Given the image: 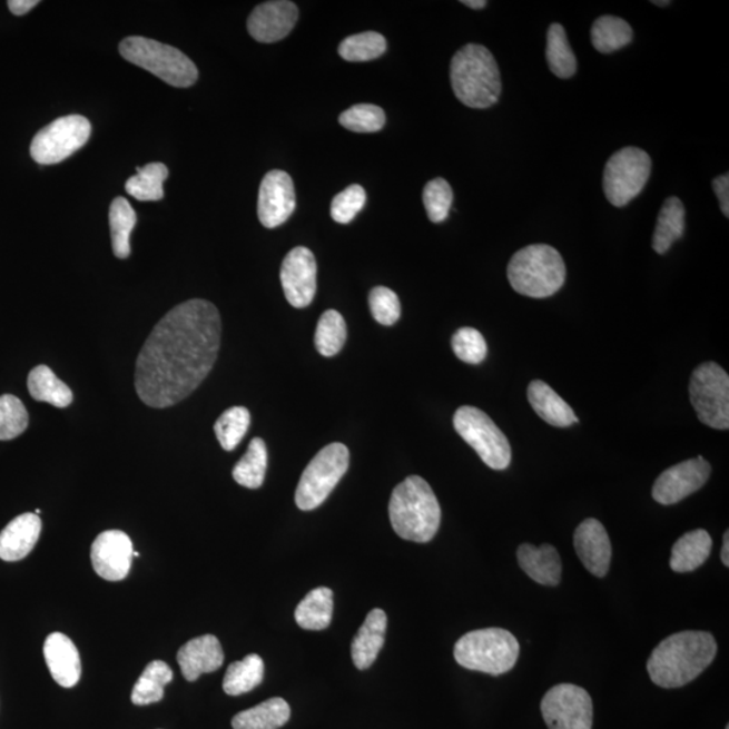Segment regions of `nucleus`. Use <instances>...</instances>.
Masks as SVG:
<instances>
[{
    "mask_svg": "<svg viewBox=\"0 0 729 729\" xmlns=\"http://www.w3.org/2000/svg\"><path fill=\"white\" fill-rule=\"evenodd\" d=\"M219 311L203 299L184 302L157 323L136 365V391L151 408H168L205 382L218 358Z\"/></svg>",
    "mask_w": 729,
    "mask_h": 729,
    "instance_id": "1",
    "label": "nucleus"
},
{
    "mask_svg": "<svg viewBox=\"0 0 729 729\" xmlns=\"http://www.w3.org/2000/svg\"><path fill=\"white\" fill-rule=\"evenodd\" d=\"M718 654V643L709 632L683 631L662 640L651 652V681L663 689L684 687L699 677Z\"/></svg>",
    "mask_w": 729,
    "mask_h": 729,
    "instance_id": "2",
    "label": "nucleus"
},
{
    "mask_svg": "<svg viewBox=\"0 0 729 729\" xmlns=\"http://www.w3.org/2000/svg\"><path fill=\"white\" fill-rule=\"evenodd\" d=\"M390 518L393 530L405 541L427 543L440 530V502L427 481L411 475L392 492Z\"/></svg>",
    "mask_w": 729,
    "mask_h": 729,
    "instance_id": "3",
    "label": "nucleus"
},
{
    "mask_svg": "<svg viewBox=\"0 0 729 729\" xmlns=\"http://www.w3.org/2000/svg\"><path fill=\"white\" fill-rule=\"evenodd\" d=\"M456 99L471 109H487L502 93V76L490 49L469 43L456 52L450 66Z\"/></svg>",
    "mask_w": 729,
    "mask_h": 729,
    "instance_id": "4",
    "label": "nucleus"
},
{
    "mask_svg": "<svg viewBox=\"0 0 729 729\" xmlns=\"http://www.w3.org/2000/svg\"><path fill=\"white\" fill-rule=\"evenodd\" d=\"M512 288L532 299H546L563 287L567 266L553 246L536 244L513 255L506 268Z\"/></svg>",
    "mask_w": 729,
    "mask_h": 729,
    "instance_id": "5",
    "label": "nucleus"
},
{
    "mask_svg": "<svg viewBox=\"0 0 729 729\" xmlns=\"http://www.w3.org/2000/svg\"><path fill=\"white\" fill-rule=\"evenodd\" d=\"M518 639L504 629H484L465 633L455 643L456 663L467 670L491 676L509 673L518 662Z\"/></svg>",
    "mask_w": 729,
    "mask_h": 729,
    "instance_id": "6",
    "label": "nucleus"
},
{
    "mask_svg": "<svg viewBox=\"0 0 729 729\" xmlns=\"http://www.w3.org/2000/svg\"><path fill=\"white\" fill-rule=\"evenodd\" d=\"M119 52L126 61L146 69L169 86L187 88L199 78L194 61L179 49L145 37L125 38Z\"/></svg>",
    "mask_w": 729,
    "mask_h": 729,
    "instance_id": "7",
    "label": "nucleus"
},
{
    "mask_svg": "<svg viewBox=\"0 0 729 729\" xmlns=\"http://www.w3.org/2000/svg\"><path fill=\"white\" fill-rule=\"evenodd\" d=\"M351 453L344 443H332L311 460L297 485L295 500L302 511L318 509L347 472Z\"/></svg>",
    "mask_w": 729,
    "mask_h": 729,
    "instance_id": "8",
    "label": "nucleus"
},
{
    "mask_svg": "<svg viewBox=\"0 0 729 729\" xmlns=\"http://www.w3.org/2000/svg\"><path fill=\"white\" fill-rule=\"evenodd\" d=\"M453 424L456 433L475 450L486 466L504 471L511 465L510 442L484 411L464 405L456 410Z\"/></svg>",
    "mask_w": 729,
    "mask_h": 729,
    "instance_id": "9",
    "label": "nucleus"
},
{
    "mask_svg": "<svg viewBox=\"0 0 729 729\" xmlns=\"http://www.w3.org/2000/svg\"><path fill=\"white\" fill-rule=\"evenodd\" d=\"M689 395L701 423L715 430H728L729 377L720 365L697 366L690 378Z\"/></svg>",
    "mask_w": 729,
    "mask_h": 729,
    "instance_id": "10",
    "label": "nucleus"
},
{
    "mask_svg": "<svg viewBox=\"0 0 729 729\" xmlns=\"http://www.w3.org/2000/svg\"><path fill=\"white\" fill-rule=\"evenodd\" d=\"M651 174V158L644 150L627 146L608 160L602 187L614 207H624L643 191Z\"/></svg>",
    "mask_w": 729,
    "mask_h": 729,
    "instance_id": "11",
    "label": "nucleus"
},
{
    "mask_svg": "<svg viewBox=\"0 0 729 729\" xmlns=\"http://www.w3.org/2000/svg\"><path fill=\"white\" fill-rule=\"evenodd\" d=\"M90 137V120L81 116L62 117L37 132L30 155L41 165L59 164L81 149Z\"/></svg>",
    "mask_w": 729,
    "mask_h": 729,
    "instance_id": "12",
    "label": "nucleus"
},
{
    "mask_svg": "<svg viewBox=\"0 0 729 729\" xmlns=\"http://www.w3.org/2000/svg\"><path fill=\"white\" fill-rule=\"evenodd\" d=\"M541 711L549 729H592L593 702L585 689L561 683L544 694Z\"/></svg>",
    "mask_w": 729,
    "mask_h": 729,
    "instance_id": "13",
    "label": "nucleus"
},
{
    "mask_svg": "<svg viewBox=\"0 0 729 729\" xmlns=\"http://www.w3.org/2000/svg\"><path fill=\"white\" fill-rule=\"evenodd\" d=\"M712 467L702 456L677 464L659 475L652 486V498L662 505H673L700 491L711 477Z\"/></svg>",
    "mask_w": 729,
    "mask_h": 729,
    "instance_id": "14",
    "label": "nucleus"
},
{
    "mask_svg": "<svg viewBox=\"0 0 729 729\" xmlns=\"http://www.w3.org/2000/svg\"><path fill=\"white\" fill-rule=\"evenodd\" d=\"M316 259L307 247H295L284 258L280 272L285 299L295 308H306L316 294Z\"/></svg>",
    "mask_w": 729,
    "mask_h": 729,
    "instance_id": "15",
    "label": "nucleus"
},
{
    "mask_svg": "<svg viewBox=\"0 0 729 729\" xmlns=\"http://www.w3.org/2000/svg\"><path fill=\"white\" fill-rule=\"evenodd\" d=\"M296 208V194L292 177L284 170L266 174L258 193V218L266 228L282 226Z\"/></svg>",
    "mask_w": 729,
    "mask_h": 729,
    "instance_id": "16",
    "label": "nucleus"
},
{
    "mask_svg": "<svg viewBox=\"0 0 729 729\" xmlns=\"http://www.w3.org/2000/svg\"><path fill=\"white\" fill-rule=\"evenodd\" d=\"M132 553L131 539L124 531L101 532L91 548L95 572L107 581H122L129 575Z\"/></svg>",
    "mask_w": 729,
    "mask_h": 729,
    "instance_id": "17",
    "label": "nucleus"
},
{
    "mask_svg": "<svg viewBox=\"0 0 729 729\" xmlns=\"http://www.w3.org/2000/svg\"><path fill=\"white\" fill-rule=\"evenodd\" d=\"M299 19V10L288 0H274L257 6L247 19V30L256 41L274 43L284 40Z\"/></svg>",
    "mask_w": 729,
    "mask_h": 729,
    "instance_id": "18",
    "label": "nucleus"
},
{
    "mask_svg": "<svg viewBox=\"0 0 729 729\" xmlns=\"http://www.w3.org/2000/svg\"><path fill=\"white\" fill-rule=\"evenodd\" d=\"M574 548L582 565L595 577L610 572L612 560L611 539L598 519H587L574 532Z\"/></svg>",
    "mask_w": 729,
    "mask_h": 729,
    "instance_id": "19",
    "label": "nucleus"
},
{
    "mask_svg": "<svg viewBox=\"0 0 729 729\" xmlns=\"http://www.w3.org/2000/svg\"><path fill=\"white\" fill-rule=\"evenodd\" d=\"M225 654L217 637L203 636L189 640L177 652V663L187 681L194 682L201 674L214 673L224 664Z\"/></svg>",
    "mask_w": 729,
    "mask_h": 729,
    "instance_id": "20",
    "label": "nucleus"
},
{
    "mask_svg": "<svg viewBox=\"0 0 729 729\" xmlns=\"http://www.w3.org/2000/svg\"><path fill=\"white\" fill-rule=\"evenodd\" d=\"M43 657L53 680L62 688H73L81 676V661L75 643L65 633L53 632L43 644Z\"/></svg>",
    "mask_w": 729,
    "mask_h": 729,
    "instance_id": "21",
    "label": "nucleus"
},
{
    "mask_svg": "<svg viewBox=\"0 0 729 729\" xmlns=\"http://www.w3.org/2000/svg\"><path fill=\"white\" fill-rule=\"evenodd\" d=\"M42 522L36 513H22L0 532V560L16 562L23 560L40 539Z\"/></svg>",
    "mask_w": 729,
    "mask_h": 729,
    "instance_id": "22",
    "label": "nucleus"
},
{
    "mask_svg": "<svg viewBox=\"0 0 729 729\" xmlns=\"http://www.w3.org/2000/svg\"><path fill=\"white\" fill-rule=\"evenodd\" d=\"M518 562L523 572L541 585L556 587L562 579V561L560 554L551 544L524 543L518 549Z\"/></svg>",
    "mask_w": 729,
    "mask_h": 729,
    "instance_id": "23",
    "label": "nucleus"
},
{
    "mask_svg": "<svg viewBox=\"0 0 729 729\" xmlns=\"http://www.w3.org/2000/svg\"><path fill=\"white\" fill-rule=\"evenodd\" d=\"M386 624L388 619L383 610L376 608L367 614L352 643L353 663L358 670L370 669L376 661L384 648Z\"/></svg>",
    "mask_w": 729,
    "mask_h": 729,
    "instance_id": "24",
    "label": "nucleus"
},
{
    "mask_svg": "<svg viewBox=\"0 0 729 729\" xmlns=\"http://www.w3.org/2000/svg\"><path fill=\"white\" fill-rule=\"evenodd\" d=\"M528 398L538 416L551 426L562 428L579 423V417L575 416L572 407L541 380L530 383Z\"/></svg>",
    "mask_w": 729,
    "mask_h": 729,
    "instance_id": "25",
    "label": "nucleus"
},
{
    "mask_svg": "<svg viewBox=\"0 0 729 729\" xmlns=\"http://www.w3.org/2000/svg\"><path fill=\"white\" fill-rule=\"evenodd\" d=\"M712 551V538L706 530L687 532L671 550L670 568L676 573L694 572L707 562Z\"/></svg>",
    "mask_w": 729,
    "mask_h": 729,
    "instance_id": "26",
    "label": "nucleus"
},
{
    "mask_svg": "<svg viewBox=\"0 0 729 729\" xmlns=\"http://www.w3.org/2000/svg\"><path fill=\"white\" fill-rule=\"evenodd\" d=\"M334 600L332 589L322 587L311 591L295 611L296 623L303 630L322 631L332 624Z\"/></svg>",
    "mask_w": 729,
    "mask_h": 729,
    "instance_id": "27",
    "label": "nucleus"
},
{
    "mask_svg": "<svg viewBox=\"0 0 729 729\" xmlns=\"http://www.w3.org/2000/svg\"><path fill=\"white\" fill-rule=\"evenodd\" d=\"M290 719V707L280 697L266 700L259 706L234 716V729H278Z\"/></svg>",
    "mask_w": 729,
    "mask_h": 729,
    "instance_id": "28",
    "label": "nucleus"
},
{
    "mask_svg": "<svg viewBox=\"0 0 729 729\" xmlns=\"http://www.w3.org/2000/svg\"><path fill=\"white\" fill-rule=\"evenodd\" d=\"M28 388L37 402L49 403L56 408H67L73 402L71 388L47 365L35 367L28 377Z\"/></svg>",
    "mask_w": 729,
    "mask_h": 729,
    "instance_id": "29",
    "label": "nucleus"
},
{
    "mask_svg": "<svg viewBox=\"0 0 729 729\" xmlns=\"http://www.w3.org/2000/svg\"><path fill=\"white\" fill-rule=\"evenodd\" d=\"M683 231V203L673 196V198H669L663 203L661 213L658 215L654 236H652V247H654L658 255H664L676 240L682 238Z\"/></svg>",
    "mask_w": 729,
    "mask_h": 729,
    "instance_id": "30",
    "label": "nucleus"
},
{
    "mask_svg": "<svg viewBox=\"0 0 729 729\" xmlns=\"http://www.w3.org/2000/svg\"><path fill=\"white\" fill-rule=\"evenodd\" d=\"M265 664L263 658L250 654L243 661L228 666L224 678V690L228 696H240L256 689L264 680Z\"/></svg>",
    "mask_w": 729,
    "mask_h": 729,
    "instance_id": "31",
    "label": "nucleus"
},
{
    "mask_svg": "<svg viewBox=\"0 0 729 729\" xmlns=\"http://www.w3.org/2000/svg\"><path fill=\"white\" fill-rule=\"evenodd\" d=\"M174 671L162 661H154L146 666L132 689L131 701L135 706H150L162 700L164 688L173 681Z\"/></svg>",
    "mask_w": 729,
    "mask_h": 729,
    "instance_id": "32",
    "label": "nucleus"
},
{
    "mask_svg": "<svg viewBox=\"0 0 729 729\" xmlns=\"http://www.w3.org/2000/svg\"><path fill=\"white\" fill-rule=\"evenodd\" d=\"M592 43L600 53L610 55L629 46L633 38V31L629 23L619 17H600L593 23Z\"/></svg>",
    "mask_w": 729,
    "mask_h": 729,
    "instance_id": "33",
    "label": "nucleus"
},
{
    "mask_svg": "<svg viewBox=\"0 0 729 729\" xmlns=\"http://www.w3.org/2000/svg\"><path fill=\"white\" fill-rule=\"evenodd\" d=\"M266 467H268V450L262 437H255L247 447L246 454L233 469V477L239 485L258 490L264 484Z\"/></svg>",
    "mask_w": 729,
    "mask_h": 729,
    "instance_id": "34",
    "label": "nucleus"
},
{
    "mask_svg": "<svg viewBox=\"0 0 729 729\" xmlns=\"http://www.w3.org/2000/svg\"><path fill=\"white\" fill-rule=\"evenodd\" d=\"M137 225L135 208L125 198L114 199L110 207L112 252L118 258H128L131 253L130 236Z\"/></svg>",
    "mask_w": 729,
    "mask_h": 729,
    "instance_id": "35",
    "label": "nucleus"
},
{
    "mask_svg": "<svg viewBox=\"0 0 729 729\" xmlns=\"http://www.w3.org/2000/svg\"><path fill=\"white\" fill-rule=\"evenodd\" d=\"M546 59L556 78L570 79L577 71V60L562 24L553 23L548 31Z\"/></svg>",
    "mask_w": 729,
    "mask_h": 729,
    "instance_id": "36",
    "label": "nucleus"
},
{
    "mask_svg": "<svg viewBox=\"0 0 729 729\" xmlns=\"http://www.w3.org/2000/svg\"><path fill=\"white\" fill-rule=\"evenodd\" d=\"M167 165L151 162L138 168L137 175L126 183V191L139 201H157L164 198V181L168 179Z\"/></svg>",
    "mask_w": 729,
    "mask_h": 729,
    "instance_id": "37",
    "label": "nucleus"
},
{
    "mask_svg": "<svg viewBox=\"0 0 729 729\" xmlns=\"http://www.w3.org/2000/svg\"><path fill=\"white\" fill-rule=\"evenodd\" d=\"M347 328L344 316L338 311L328 309L321 316L315 333V346L322 356L333 357L344 348Z\"/></svg>",
    "mask_w": 729,
    "mask_h": 729,
    "instance_id": "38",
    "label": "nucleus"
},
{
    "mask_svg": "<svg viewBox=\"0 0 729 729\" xmlns=\"http://www.w3.org/2000/svg\"><path fill=\"white\" fill-rule=\"evenodd\" d=\"M386 50V40L377 31H365L345 38L341 42L338 52L342 59L351 62H365L376 60Z\"/></svg>",
    "mask_w": 729,
    "mask_h": 729,
    "instance_id": "39",
    "label": "nucleus"
},
{
    "mask_svg": "<svg viewBox=\"0 0 729 729\" xmlns=\"http://www.w3.org/2000/svg\"><path fill=\"white\" fill-rule=\"evenodd\" d=\"M250 426V412L245 407H231L219 416L214 431L221 449L233 452L247 434Z\"/></svg>",
    "mask_w": 729,
    "mask_h": 729,
    "instance_id": "40",
    "label": "nucleus"
},
{
    "mask_svg": "<svg viewBox=\"0 0 729 729\" xmlns=\"http://www.w3.org/2000/svg\"><path fill=\"white\" fill-rule=\"evenodd\" d=\"M29 426L27 407L14 395L0 396V441L16 440Z\"/></svg>",
    "mask_w": 729,
    "mask_h": 729,
    "instance_id": "41",
    "label": "nucleus"
},
{
    "mask_svg": "<svg viewBox=\"0 0 729 729\" xmlns=\"http://www.w3.org/2000/svg\"><path fill=\"white\" fill-rule=\"evenodd\" d=\"M453 189L445 179L431 180L423 191V203L426 207L427 217L433 224H442L449 217L450 208L453 206Z\"/></svg>",
    "mask_w": 729,
    "mask_h": 729,
    "instance_id": "42",
    "label": "nucleus"
},
{
    "mask_svg": "<svg viewBox=\"0 0 729 729\" xmlns=\"http://www.w3.org/2000/svg\"><path fill=\"white\" fill-rule=\"evenodd\" d=\"M385 112L374 105L353 106L341 114L339 124L354 132H376L384 128Z\"/></svg>",
    "mask_w": 729,
    "mask_h": 729,
    "instance_id": "43",
    "label": "nucleus"
},
{
    "mask_svg": "<svg viewBox=\"0 0 729 729\" xmlns=\"http://www.w3.org/2000/svg\"><path fill=\"white\" fill-rule=\"evenodd\" d=\"M452 347L455 356L466 364L479 365L486 358L487 346L484 335L472 327L460 328L453 335Z\"/></svg>",
    "mask_w": 729,
    "mask_h": 729,
    "instance_id": "44",
    "label": "nucleus"
},
{
    "mask_svg": "<svg viewBox=\"0 0 729 729\" xmlns=\"http://www.w3.org/2000/svg\"><path fill=\"white\" fill-rule=\"evenodd\" d=\"M366 205L365 189L358 184L347 187L332 201V218L341 225L351 224Z\"/></svg>",
    "mask_w": 729,
    "mask_h": 729,
    "instance_id": "45",
    "label": "nucleus"
},
{
    "mask_svg": "<svg viewBox=\"0 0 729 729\" xmlns=\"http://www.w3.org/2000/svg\"><path fill=\"white\" fill-rule=\"evenodd\" d=\"M370 306L373 318L380 325L392 326L401 319L402 306L397 295L390 288L376 287L371 290Z\"/></svg>",
    "mask_w": 729,
    "mask_h": 729,
    "instance_id": "46",
    "label": "nucleus"
},
{
    "mask_svg": "<svg viewBox=\"0 0 729 729\" xmlns=\"http://www.w3.org/2000/svg\"><path fill=\"white\" fill-rule=\"evenodd\" d=\"M713 191L720 201L721 213L725 217H729V175H721L716 177L712 183Z\"/></svg>",
    "mask_w": 729,
    "mask_h": 729,
    "instance_id": "47",
    "label": "nucleus"
},
{
    "mask_svg": "<svg viewBox=\"0 0 729 729\" xmlns=\"http://www.w3.org/2000/svg\"><path fill=\"white\" fill-rule=\"evenodd\" d=\"M38 3H40L38 0H10V2H8L10 11L14 16L27 14V12L35 9Z\"/></svg>",
    "mask_w": 729,
    "mask_h": 729,
    "instance_id": "48",
    "label": "nucleus"
},
{
    "mask_svg": "<svg viewBox=\"0 0 729 729\" xmlns=\"http://www.w3.org/2000/svg\"><path fill=\"white\" fill-rule=\"evenodd\" d=\"M721 562L726 568L729 567V531H726L725 542H722Z\"/></svg>",
    "mask_w": 729,
    "mask_h": 729,
    "instance_id": "49",
    "label": "nucleus"
},
{
    "mask_svg": "<svg viewBox=\"0 0 729 729\" xmlns=\"http://www.w3.org/2000/svg\"><path fill=\"white\" fill-rule=\"evenodd\" d=\"M462 4H465L469 9L481 10L484 9L487 3L485 0H464Z\"/></svg>",
    "mask_w": 729,
    "mask_h": 729,
    "instance_id": "50",
    "label": "nucleus"
},
{
    "mask_svg": "<svg viewBox=\"0 0 729 729\" xmlns=\"http://www.w3.org/2000/svg\"><path fill=\"white\" fill-rule=\"evenodd\" d=\"M652 4L662 6V8H664V6H669L670 2L669 0H666V2H652Z\"/></svg>",
    "mask_w": 729,
    "mask_h": 729,
    "instance_id": "51",
    "label": "nucleus"
},
{
    "mask_svg": "<svg viewBox=\"0 0 729 729\" xmlns=\"http://www.w3.org/2000/svg\"><path fill=\"white\" fill-rule=\"evenodd\" d=\"M726 729H729V727L727 726V728H726Z\"/></svg>",
    "mask_w": 729,
    "mask_h": 729,
    "instance_id": "52",
    "label": "nucleus"
}]
</instances>
